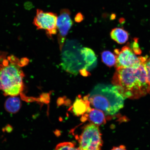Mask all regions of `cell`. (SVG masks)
<instances>
[{
  "label": "cell",
  "instance_id": "obj_12",
  "mask_svg": "<svg viewBox=\"0 0 150 150\" xmlns=\"http://www.w3.org/2000/svg\"><path fill=\"white\" fill-rule=\"evenodd\" d=\"M111 38L118 44H125L128 40V33L122 28H117L112 30L110 33Z\"/></svg>",
  "mask_w": 150,
  "mask_h": 150
},
{
  "label": "cell",
  "instance_id": "obj_19",
  "mask_svg": "<svg viewBox=\"0 0 150 150\" xmlns=\"http://www.w3.org/2000/svg\"><path fill=\"white\" fill-rule=\"evenodd\" d=\"M111 150H126L125 146L121 145L118 147H114Z\"/></svg>",
  "mask_w": 150,
  "mask_h": 150
},
{
  "label": "cell",
  "instance_id": "obj_14",
  "mask_svg": "<svg viewBox=\"0 0 150 150\" xmlns=\"http://www.w3.org/2000/svg\"><path fill=\"white\" fill-rule=\"evenodd\" d=\"M74 144L71 142L61 143L56 146L55 150H74Z\"/></svg>",
  "mask_w": 150,
  "mask_h": 150
},
{
  "label": "cell",
  "instance_id": "obj_6",
  "mask_svg": "<svg viewBox=\"0 0 150 150\" xmlns=\"http://www.w3.org/2000/svg\"><path fill=\"white\" fill-rule=\"evenodd\" d=\"M57 17L55 13L44 12L41 9H37L33 23L38 29L45 30L48 36L51 37L57 32Z\"/></svg>",
  "mask_w": 150,
  "mask_h": 150
},
{
  "label": "cell",
  "instance_id": "obj_1",
  "mask_svg": "<svg viewBox=\"0 0 150 150\" xmlns=\"http://www.w3.org/2000/svg\"><path fill=\"white\" fill-rule=\"evenodd\" d=\"M145 62L137 67L117 69L112 83L125 99L138 98L147 93Z\"/></svg>",
  "mask_w": 150,
  "mask_h": 150
},
{
  "label": "cell",
  "instance_id": "obj_7",
  "mask_svg": "<svg viewBox=\"0 0 150 150\" xmlns=\"http://www.w3.org/2000/svg\"><path fill=\"white\" fill-rule=\"evenodd\" d=\"M71 16L70 11L65 8L61 9L57 17V29L59 32L58 39L60 50L62 48L66 37L73 25V22Z\"/></svg>",
  "mask_w": 150,
  "mask_h": 150
},
{
  "label": "cell",
  "instance_id": "obj_15",
  "mask_svg": "<svg viewBox=\"0 0 150 150\" xmlns=\"http://www.w3.org/2000/svg\"><path fill=\"white\" fill-rule=\"evenodd\" d=\"M145 65L147 74V93L150 94V57H148L145 62Z\"/></svg>",
  "mask_w": 150,
  "mask_h": 150
},
{
  "label": "cell",
  "instance_id": "obj_8",
  "mask_svg": "<svg viewBox=\"0 0 150 150\" xmlns=\"http://www.w3.org/2000/svg\"><path fill=\"white\" fill-rule=\"evenodd\" d=\"M105 114L102 110L91 108L88 111L82 115L81 120L83 122L88 120L97 126L102 125L106 123Z\"/></svg>",
  "mask_w": 150,
  "mask_h": 150
},
{
  "label": "cell",
  "instance_id": "obj_3",
  "mask_svg": "<svg viewBox=\"0 0 150 150\" xmlns=\"http://www.w3.org/2000/svg\"><path fill=\"white\" fill-rule=\"evenodd\" d=\"M87 96L90 104L106 115H112L122 108L125 98L115 86L99 84Z\"/></svg>",
  "mask_w": 150,
  "mask_h": 150
},
{
  "label": "cell",
  "instance_id": "obj_2",
  "mask_svg": "<svg viewBox=\"0 0 150 150\" xmlns=\"http://www.w3.org/2000/svg\"><path fill=\"white\" fill-rule=\"evenodd\" d=\"M21 67L20 60L14 56L0 64V90L5 96H18L23 92L24 74Z\"/></svg>",
  "mask_w": 150,
  "mask_h": 150
},
{
  "label": "cell",
  "instance_id": "obj_18",
  "mask_svg": "<svg viewBox=\"0 0 150 150\" xmlns=\"http://www.w3.org/2000/svg\"><path fill=\"white\" fill-rule=\"evenodd\" d=\"M79 72L81 74L84 76H87L90 75L88 71L87 70L84 68H82L79 70Z\"/></svg>",
  "mask_w": 150,
  "mask_h": 150
},
{
  "label": "cell",
  "instance_id": "obj_13",
  "mask_svg": "<svg viewBox=\"0 0 150 150\" xmlns=\"http://www.w3.org/2000/svg\"><path fill=\"white\" fill-rule=\"evenodd\" d=\"M102 61L105 64L109 67L115 65L116 58L115 54L106 50L102 52L101 54Z\"/></svg>",
  "mask_w": 150,
  "mask_h": 150
},
{
  "label": "cell",
  "instance_id": "obj_16",
  "mask_svg": "<svg viewBox=\"0 0 150 150\" xmlns=\"http://www.w3.org/2000/svg\"><path fill=\"white\" fill-rule=\"evenodd\" d=\"M132 50L136 55H140L141 54V50L139 47V46L136 39L134 40V44H133Z\"/></svg>",
  "mask_w": 150,
  "mask_h": 150
},
{
  "label": "cell",
  "instance_id": "obj_5",
  "mask_svg": "<svg viewBox=\"0 0 150 150\" xmlns=\"http://www.w3.org/2000/svg\"><path fill=\"white\" fill-rule=\"evenodd\" d=\"M116 58V68L137 67L142 63H145L148 56L138 57L128 45L123 47L121 50H114Z\"/></svg>",
  "mask_w": 150,
  "mask_h": 150
},
{
  "label": "cell",
  "instance_id": "obj_10",
  "mask_svg": "<svg viewBox=\"0 0 150 150\" xmlns=\"http://www.w3.org/2000/svg\"><path fill=\"white\" fill-rule=\"evenodd\" d=\"M80 53L84 63L83 68L89 70L96 66L97 58L93 50L88 48L83 47L80 50Z\"/></svg>",
  "mask_w": 150,
  "mask_h": 150
},
{
  "label": "cell",
  "instance_id": "obj_4",
  "mask_svg": "<svg viewBox=\"0 0 150 150\" xmlns=\"http://www.w3.org/2000/svg\"><path fill=\"white\" fill-rule=\"evenodd\" d=\"M76 137L82 150H101L102 141L97 125L93 123L86 125L80 135Z\"/></svg>",
  "mask_w": 150,
  "mask_h": 150
},
{
  "label": "cell",
  "instance_id": "obj_11",
  "mask_svg": "<svg viewBox=\"0 0 150 150\" xmlns=\"http://www.w3.org/2000/svg\"><path fill=\"white\" fill-rule=\"evenodd\" d=\"M22 105L21 101L18 96H9L6 100L4 105L6 110L11 114L18 112Z\"/></svg>",
  "mask_w": 150,
  "mask_h": 150
},
{
  "label": "cell",
  "instance_id": "obj_9",
  "mask_svg": "<svg viewBox=\"0 0 150 150\" xmlns=\"http://www.w3.org/2000/svg\"><path fill=\"white\" fill-rule=\"evenodd\" d=\"M87 96L82 98L80 95L76 97L71 108L73 113L77 116L83 115L91 109Z\"/></svg>",
  "mask_w": 150,
  "mask_h": 150
},
{
  "label": "cell",
  "instance_id": "obj_17",
  "mask_svg": "<svg viewBox=\"0 0 150 150\" xmlns=\"http://www.w3.org/2000/svg\"><path fill=\"white\" fill-rule=\"evenodd\" d=\"M83 20V16L81 13H79L76 15L75 18V21L76 22H81Z\"/></svg>",
  "mask_w": 150,
  "mask_h": 150
}]
</instances>
